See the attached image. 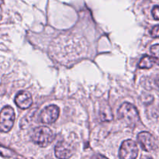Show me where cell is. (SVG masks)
I'll return each mask as SVG.
<instances>
[{"mask_svg":"<svg viewBox=\"0 0 159 159\" xmlns=\"http://www.w3.org/2000/svg\"><path fill=\"white\" fill-rule=\"evenodd\" d=\"M118 117L127 127L134 128L139 122V113L136 107L131 103L124 102L118 110Z\"/></svg>","mask_w":159,"mask_h":159,"instance_id":"6da1fadb","label":"cell"},{"mask_svg":"<svg viewBox=\"0 0 159 159\" xmlns=\"http://www.w3.org/2000/svg\"><path fill=\"white\" fill-rule=\"evenodd\" d=\"M31 139L33 142L39 147L46 148L54 141V134L48 127H40L33 130Z\"/></svg>","mask_w":159,"mask_h":159,"instance_id":"7a4b0ae2","label":"cell"},{"mask_svg":"<svg viewBox=\"0 0 159 159\" xmlns=\"http://www.w3.org/2000/svg\"><path fill=\"white\" fill-rule=\"evenodd\" d=\"M15 112L9 106L5 107L0 112V131L7 133L10 131L15 122Z\"/></svg>","mask_w":159,"mask_h":159,"instance_id":"3957f363","label":"cell"},{"mask_svg":"<svg viewBox=\"0 0 159 159\" xmlns=\"http://www.w3.org/2000/svg\"><path fill=\"white\" fill-rule=\"evenodd\" d=\"M138 154L137 144L132 140H127L122 143L120 148V158L123 159L136 158Z\"/></svg>","mask_w":159,"mask_h":159,"instance_id":"277c9868","label":"cell"},{"mask_svg":"<svg viewBox=\"0 0 159 159\" xmlns=\"http://www.w3.org/2000/svg\"><path fill=\"white\" fill-rule=\"evenodd\" d=\"M138 141L141 148L145 152H151L156 149L158 147L156 139L148 132H141L138 136Z\"/></svg>","mask_w":159,"mask_h":159,"instance_id":"5b68a950","label":"cell"},{"mask_svg":"<svg viewBox=\"0 0 159 159\" xmlns=\"http://www.w3.org/2000/svg\"><path fill=\"white\" fill-rule=\"evenodd\" d=\"M60 114V110L58 107L55 105H51L45 107L40 115V120L43 124H50L55 122Z\"/></svg>","mask_w":159,"mask_h":159,"instance_id":"8992f818","label":"cell"},{"mask_svg":"<svg viewBox=\"0 0 159 159\" xmlns=\"http://www.w3.org/2000/svg\"><path fill=\"white\" fill-rule=\"evenodd\" d=\"M15 102L18 107L22 110H26L30 108L33 103L31 95L28 92L20 91L17 93L15 97Z\"/></svg>","mask_w":159,"mask_h":159,"instance_id":"52a82bcc","label":"cell"},{"mask_svg":"<svg viewBox=\"0 0 159 159\" xmlns=\"http://www.w3.org/2000/svg\"><path fill=\"white\" fill-rule=\"evenodd\" d=\"M55 155L58 158H71L73 155L71 148L65 141H60L55 147Z\"/></svg>","mask_w":159,"mask_h":159,"instance_id":"ba28073f","label":"cell"},{"mask_svg":"<svg viewBox=\"0 0 159 159\" xmlns=\"http://www.w3.org/2000/svg\"><path fill=\"white\" fill-rule=\"evenodd\" d=\"M155 59L153 57L151 56L145 55L141 58V60L139 62V66L140 68H143V69H148L153 67V65L155 63Z\"/></svg>","mask_w":159,"mask_h":159,"instance_id":"9c48e42d","label":"cell"},{"mask_svg":"<svg viewBox=\"0 0 159 159\" xmlns=\"http://www.w3.org/2000/svg\"><path fill=\"white\" fill-rule=\"evenodd\" d=\"M100 117L102 120L103 121H111L113 119V114H112V111L110 109V107L107 108H102L100 110Z\"/></svg>","mask_w":159,"mask_h":159,"instance_id":"30bf717a","label":"cell"},{"mask_svg":"<svg viewBox=\"0 0 159 159\" xmlns=\"http://www.w3.org/2000/svg\"><path fill=\"white\" fill-rule=\"evenodd\" d=\"M151 53L155 59V61L159 65V44L153 45L151 48Z\"/></svg>","mask_w":159,"mask_h":159,"instance_id":"8fae6325","label":"cell"},{"mask_svg":"<svg viewBox=\"0 0 159 159\" xmlns=\"http://www.w3.org/2000/svg\"><path fill=\"white\" fill-rule=\"evenodd\" d=\"M150 34L152 37H155V38H156V37H159V25L154 26V27L152 29V30H151Z\"/></svg>","mask_w":159,"mask_h":159,"instance_id":"7c38bea8","label":"cell"},{"mask_svg":"<svg viewBox=\"0 0 159 159\" xmlns=\"http://www.w3.org/2000/svg\"><path fill=\"white\" fill-rule=\"evenodd\" d=\"M152 13L155 20H159V6H155L152 11Z\"/></svg>","mask_w":159,"mask_h":159,"instance_id":"4fadbf2b","label":"cell"},{"mask_svg":"<svg viewBox=\"0 0 159 159\" xmlns=\"http://www.w3.org/2000/svg\"><path fill=\"white\" fill-rule=\"evenodd\" d=\"M155 83H156L157 86H158V89H159V75L156 78V79H155Z\"/></svg>","mask_w":159,"mask_h":159,"instance_id":"5bb4252c","label":"cell"}]
</instances>
